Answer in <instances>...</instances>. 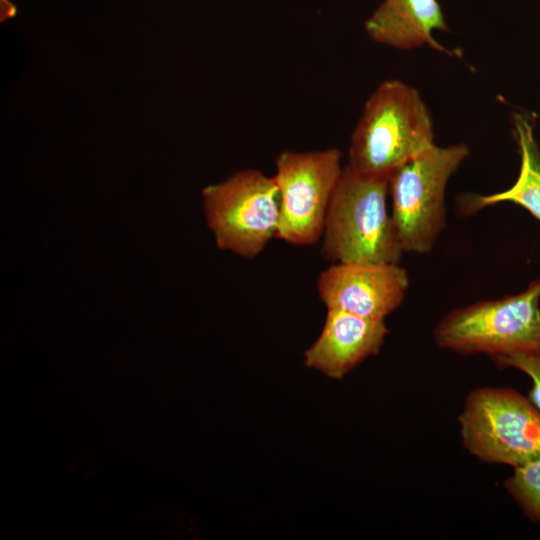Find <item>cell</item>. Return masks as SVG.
<instances>
[{"mask_svg": "<svg viewBox=\"0 0 540 540\" xmlns=\"http://www.w3.org/2000/svg\"><path fill=\"white\" fill-rule=\"evenodd\" d=\"M435 146L433 119L420 93L390 79L364 105L351 137L347 166L358 174L389 180L400 167Z\"/></svg>", "mask_w": 540, "mask_h": 540, "instance_id": "obj_1", "label": "cell"}, {"mask_svg": "<svg viewBox=\"0 0 540 540\" xmlns=\"http://www.w3.org/2000/svg\"><path fill=\"white\" fill-rule=\"evenodd\" d=\"M389 180L344 167L326 213L322 252L335 263H399L401 248L387 209Z\"/></svg>", "mask_w": 540, "mask_h": 540, "instance_id": "obj_2", "label": "cell"}, {"mask_svg": "<svg viewBox=\"0 0 540 540\" xmlns=\"http://www.w3.org/2000/svg\"><path fill=\"white\" fill-rule=\"evenodd\" d=\"M540 278L516 295L457 308L436 326V344L460 354L484 353L496 361L540 352Z\"/></svg>", "mask_w": 540, "mask_h": 540, "instance_id": "obj_3", "label": "cell"}, {"mask_svg": "<svg viewBox=\"0 0 540 540\" xmlns=\"http://www.w3.org/2000/svg\"><path fill=\"white\" fill-rule=\"evenodd\" d=\"M470 153L464 143L435 146L389 178L392 219L403 252H429L446 221L445 192Z\"/></svg>", "mask_w": 540, "mask_h": 540, "instance_id": "obj_4", "label": "cell"}, {"mask_svg": "<svg viewBox=\"0 0 540 540\" xmlns=\"http://www.w3.org/2000/svg\"><path fill=\"white\" fill-rule=\"evenodd\" d=\"M459 424L464 447L484 462L515 468L540 458V410L513 389L471 391Z\"/></svg>", "mask_w": 540, "mask_h": 540, "instance_id": "obj_5", "label": "cell"}, {"mask_svg": "<svg viewBox=\"0 0 540 540\" xmlns=\"http://www.w3.org/2000/svg\"><path fill=\"white\" fill-rule=\"evenodd\" d=\"M204 210L219 248L254 258L278 235L280 197L274 177L239 171L203 190Z\"/></svg>", "mask_w": 540, "mask_h": 540, "instance_id": "obj_6", "label": "cell"}, {"mask_svg": "<svg viewBox=\"0 0 540 540\" xmlns=\"http://www.w3.org/2000/svg\"><path fill=\"white\" fill-rule=\"evenodd\" d=\"M341 158L336 148L278 155L273 176L280 197L278 238L310 245L322 236L328 206L344 169Z\"/></svg>", "mask_w": 540, "mask_h": 540, "instance_id": "obj_7", "label": "cell"}, {"mask_svg": "<svg viewBox=\"0 0 540 540\" xmlns=\"http://www.w3.org/2000/svg\"><path fill=\"white\" fill-rule=\"evenodd\" d=\"M409 276L399 263H334L317 280L328 310L381 320L403 302Z\"/></svg>", "mask_w": 540, "mask_h": 540, "instance_id": "obj_8", "label": "cell"}, {"mask_svg": "<svg viewBox=\"0 0 540 540\" xmlns=\"http://www.w3.org/2000/svg\"><path fill=\"white\" fill-rule=\"evenodd\" d=\"M388 333L384 319L328 310L319 337L305 351V365L329 378L342 379L363 360L377 355Z\"/></svg>", "mask_w": 540, "mask_h": 540, "instance_id": "obj_9", "label": "cell"}, {"mask_svg": "<svg viewBox=\"0 0 540 540\" xmlns=\"http://www.w3.org/2000/svg\"><path fill=\"white\" fill-rule=\"evenodd\" d=\"M365 31L375 42L395 49L423 46L448 55H458L434 37L448 25L438 0H383L365 22Z\"/></svg>", "mask_w": 540, "mask_h": 540, "instance_id": "obj_10", "label": "cell"}, {"mask_svg": "<svg viewBox=\"0 0 540 540\" xmlns=\"http://www.w3.org/2000/svg\"><path fill=\"white\" fill-rule=\"evenodd\" d=\"M513 120L521 155L518 178L512 187L503 192L475 197L472 207L479 209L500 202H512L540 220V152L534 138L533 125L522 114H515Z\"/></svg>", "mask_w": 540, "mask_h": 540, "instance_id": "obj_11", "label": "cell"}, {"mask_svg": "<svg viewBox=\"0 0 540 540\" xmlns=\"http://www.w3.org/2000/svg\"><path fill=\"white\" fill-rule=\"evenodd\" d=\"M505 488L534 521H540V458L515 467Z\"/></svg>", "mask_w": 540, "mask_h": 540, "instance_id": "obj_12", "label": "cell"}, {"mask_svg": "<svg viewBox=\"0 0 540 540\" xmlns=\"http://www.w3.org/2000/svg\"><path fill=\"white\" fill-rule=\"evenodd\" d=\"M497 362L521 370L532 379L528 398L540 410V352L516 353L502 357Z\"/></svg>", "mask_w": 540, "mask_h": 540, "instance_id": "obj_13", "label": "cell"}]
</instances>
